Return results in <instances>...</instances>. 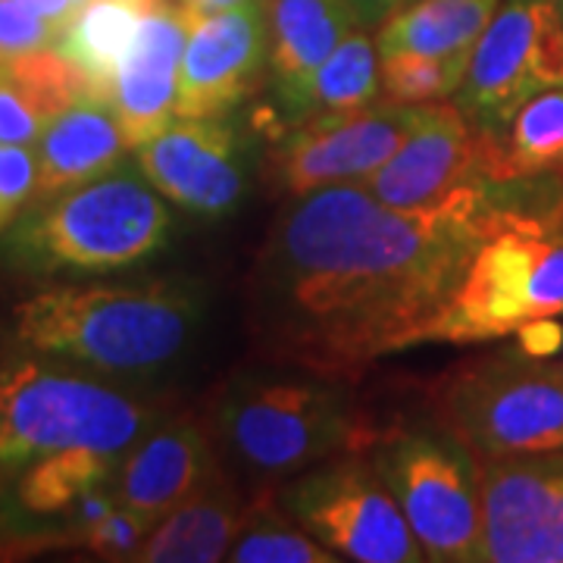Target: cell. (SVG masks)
Returning a JSON list of instances; mask_svg holds the SVG:
<instances>
[{"instance_id":"6da1fadb","label":"cell","mask_w":563,"mask_h":563,"mask_svg":"<svg viewBox=\"0 0 563 563\" xmlns=\"http://www.w3.org/2000/svg\"><path fill=\"white\" fill-rule=\"evenodd\" d=\"M498 217L479 185L413 210L388 207L363 185L298 195L254 263V332L273 357L329 379L435 342Z\"/></svg>"},{"instance_id":"7a4b0ae2","label":"cell","mask_w":563,"mask_h":563,"mask_svg":"<svg viewBox=\"0 0 563 563\" xmlns=\"http://www.w3.org/2000/svg\"><path fill=\"white\" fill-rule=\"evenodd\" d=\"M201 320L198 282L51 285L13 310V335L25 351L110 379H141L188 354Z\"/></svg>"},{"instance_id":"3957f363","label":"cell","mask_w":563,"mask_h":563,"mask_svg":"<svg viewBox=\"0 0 563 563\" xmlns=\"http://www.w3.org/2000/svg\"><path fill=\"white\" fill-rule=\"evenodd\" d=\"M210 435L235 470L257 483H288L317 463L366 451L347 388L329 376L235 373L210 407Z\"/></svg>"},{"instance_id":"277c9868","label":"cell","mask_w":563,"mask_h":563,"mask_svg":"<svg viewBox=\"0 0 563 563\" xmlns=\"http://www.w3.org/2000/svg\"><path fill=\"white\" fill-rule=\"evenodd\" d=\"M173 235L166 198L120 163L22 213L7 235V257L32 273H113L154 257Z\"/></svg>"},{"instance_id":"5b68a950","label":"cell","mask_w":563,"mask_h":563,"mask_svg":"<svg viewBox=\"0 0 563 563\" xmlns=\"http://www.w3.org/2000/svg\"><path fill=\"white\" fill-rule=\"evenodd\" d=\"M157 420V407L76 363L29 351L0 366V466L54 451L125 454Z\"/></svg>"},{"instance_id":"8992f818","label":"cell","mask_w":563,"mask_h":563,"mask_svg":"<svg viewBox=\"0 0 563 563\" xmlns=\"http://www.w3.org/2000/svg\"><path fill=\"white\" fill-rule=\"evenodd\" d=\"M561 317L563 235L501 213L466 266L435 342H492Z\"/></svg>"},{"instance_id":"52a82bcc","label":"cell","mask_w":563,"mask_h":563,"mask_svg":"<svg viewBox=\"0 0 563 563\" xmlns=\"http://www.w3.org/2000/svg\"><path fill=\"white\" fill-rule=\"evenodd\" d=\"M432 563H485L483 466L451 432L391 429L366 448Z\"/></svg>"},{"instance_id":"ba28073f","label":"cell","mask_w":563,"mask_h":563,"mask_svg":"<svg viewBox=\"0 0 563 563\" xmlns=\"http://www.w3.org/2000/svg\"><path fill=\"white\" fill-rule=\"evenodd\" d=\"M435 413L479 463L561 451L563 369L526 354L466 363L439 385Z\"/></svg>"},{"instance_id":"9c48e42d","label":"cell","mask_w":563,"mask_h":563,"mask_svg":"<svg viewBox=\"0 0 563 563\" xmlns=\"http://www.w3.org/2000/svg\"><path fill=\"white\" fill-rule=\"evenodd\" d=\"M276 504L342 561L422 563L420 542L366 451H347L291 476Z\"/></svg>"},{"instance_id":"30bf717a","label":"cell","mask_w":563,"mask_h":563,"mask_svg":"<svg viewBox=\"0 0 563 563\" xmlns=\"http://www.w3.org/2000/svg\"><path fill=\"white\" fill-rule=\"evenodd\" d=\"M563 85L558 0H504L470 57L454 103L473 129L498 135L529 98Z\"/></svg>"},{"instance_id":"8fae6325","label":"cell","mask_w":563,"mask_h":563,"mask_svg":"<svg viewBox=\"0 0 563 563\" xmlns=\"http://www.w3.org/2000/svg\"><path fill=\"white\" fill-rule=\"evenodd\" d=\"M426 107L385 98L361 110L295 122L269 154V176L288 198L332 185H363L420 129Z\"/></svg>"},{"instance_id":"7c38bea8","label":"cell","mask_w":563,"mask_h":563,"mask_svg":"<svg viewBox=\"0 0 563 563\" xmlns=\"http://www.w3.org/2000/svg\"><path fill=\"white\" fill-rule=\"evenodd\" d=\"M135 163L169 203L220 220L235 213L251 188V154L222 117H176L135 147Z\"/></svg>"},{"instance_id":"4fadbf2b","label":"cell","mask_w":563,"mask_h":563,"mask_svg":"<svg viewBox=\"0 0 563 563\" xmlns=\"http://www.w3.org/2000/svg\"><path fill=\"white\" fill-rule=\"evenodd\" d=\"M479 466L485 563H563V448Z\"/></svg>"},{"instance_id":"5bb4252c","label":"cell","mask_w":563,"mask_h":563,"mask_svg":"<svg viewBox=\"0 0 563 563\" xmlns=\"http://www.w3.org/2000/svg\"><path fill=\"white\" fill-rule=\"evenodd\" d=\"M495 179L492 139L476 132L457 103H429L420 129L363 188L388 207H435L476 179Z\"/></svg>"},{"instance_id":"9a60e30c","label":"cell","mask_w":563,"mask_h":563,"mask_svg":"<svg viewBox=\"0 0 563 563\" xmlns=\"http://www.w3.org/2000/svg\"><path fill=\"white\" fill-rule=\"evenodd\" d=\"M179 117H225L269 69L266 0L220 13H188Z\"/></svg>"},{"instance_id":"2e32d148","label":"cell","mask_w":563,"mask_h":563,"mask_svg":"<svg viewBox=\"0 0 563 563\" xmlns=\"http://www.w3.org/2000/svg\"><path fill=\"white\" fill-rule=\"evenodd\" d=\"M213 435L195 417L157 420L122 454L113 476L117 501L157 520L220 476Z\"/></svg>"},{"instance_id":"e0dca14e","label":"cell","mask_w":563,"mask_h":563,"mask_svg":"<svg viewBox=\"0 0 563 563\" xmlns=\"http://www.w3.org/2000/svg\"><path fill=\"white\" fill-rule=\"evenodd\" d=\"M185 38V10L176 0H157L122 57L107 101L113 103L132 151L179 117Z\"/></svg>"},{"instance_id":"ac0fdd59","label":"cell","mask_w":563,"mask_h":563,"mask_svg":"<svg viewBox=\"0 0 563 563\" xmlns=\"http://www.w3.org/2000/svg\"><path fill=\"white\" fill-rule=\"evenodd\" d=\"M266 16L269 79L276 107L291 122L313 73L366 22L357 0H266Z\"/></svg>"},{"instance_id":"d6986e66","label":"cell","mask_w":563,"mask_h":563,"mask_svg":"<svg viewBox=\"0 0 563 563\" xmlns=\"http://www.w3.org/2000/svg\"><path fill=\"white\" fill-rule=\"evenodd\" d=\"M132 154L113 103L101 95H81L44 125L35 141L38 191L35 203L117 169Z\"/></svg>"},{"instance_id":"ffe728a7","label":"cell","mask_w":563,"mask_h":563,"mask_svg":"<svg viewBox=\"0 0 563 563\" xmlns=\"http://www.w3.org/2000/svg\"><path fill=\"white\" fill-rule=\"evenodd\" d=\"M247 504L225 476L195 498L169 510L135 551V563H217L225 561L244 523Z\"/></svg>"},{"instance_id":"44dd1931","label":"cell","mask_w":563,"mask_h":563,"mask_svg":"<svg viewBox=\"0 0 563 563\" xmlns=\"http://www.w3.org/2000/svg\"><path fill=\"white\" fill-rule=\"evenodd\" d=\"M81 95L91 91L57 47L0 60V141L35 147L44 125Z\"/></svg>"},{"instance_id":"7402d4cb","label":"cell","mask_w":563,"mask_h":563,"mask_svg":"<svg viewBox=\"0 0 563 563\" xmlns=\"http://www.w3.org/2000/svg\"><path fill=\"white\" fill-rule=\"evenodd\" d=\"M122 454L101 451H54L13 466L10 504L20 517L63 520V529L76 520L85 501L113 485Z\"/></svg>"},{"instance_id":"603a6c76","label":"cell","mask_w":563,"mask_h":563,"mask_svg":"<svg viewBox=\"0 0 563 563\" xmlns=\"http://www.w3.org/2000/svg\"><path fill=\"white\" fill-rule=\"evenodd\" d=\"M501 0H407L383 22L379 54L473 57Z\"/></svg>"},{"instance_id":"cb8c5ba5","label":"cell","mask_w":563,"mask_h":563,"mask_svg":"<svg viewBox=\"0 0 563 563\" xmlns=\"http://www.w3.org/2000/svg\"><path fill=\"white\" fill-rule=\"evenodd\" d=\"M154 3L157 0H88L63 29L57 51L79 69L91 95H110L122 57Z\"/></svg>"},{"instance_id":"d4e9b609","label":"cell","mask_w":563,"mask_h":563,"mask_svg":"<svg viewBox=\"0 0 563 563\" xmlns=\"http://www.w3.org/2000/svg\"><path fill=\"white\" fill-rule=\"evenodd\" d=\"M383 95V54L379 44L366 29L351 32L332 51V57L313 73L303 91L295 122L325 117V113H347L379 101Z\"/></svg>"},{"instance_id":"484cf974","label":"cell","mask_w":563,"mask_h":563,"mask_svg":"<svg viewBox=\"0 0 563 563\" xmlns=\"http://www.w3.org/2000/svg\"><path fill=\"white\" fill-rule=\"evenodd\" d=\"M563 166V85H554L514 113L507 141L495 144V179L539 176Z\"/></svg>"},{"instance_id":"4316f807","label":"cell","mask_w":563,"mask_h":563,"mask_svg":"<svg viewBox=\"0 0 563 563\" xmlns=\"http://www.w3.org/2000/svg\"><path fill=\"white\" fill-rule=\"evenodd\" d=\"M232 563H339L342 558L307 532L291 514L273 501L247 504L244 523L229 548Z\"/></svg>"},{"instance_id":"83f0119b","label":"cell","mask_w":563,"mask_h":563,"mask_svg":"<svg viewBox=\"0 0 563 563\" xmlns=\"http://www.w3.org/2000/svg\"><path fill=\"white\" fill-rule=\"evenodd\" d=\"M466 69L470 57L388 54L383 57V98L398 103L454 101Z\"/></svg>"},{"instance_id":"f1b7e54d","label":"cell","mask_w":563,"mask_h":563,"mask_svg":"<svg viewBox=\"0 0 563 563\" xmlns=\"http://www.w3.org/2000/svg\"><path fill=\"white\" fill-rule=\"evenodd\" d=\"M154 526H157V520H151V517L117 501L98 520L81 526L69 544H79V548L98 554V558H107V561H132Z\"/></svg>"},{"instance_id":"f546056e","label":"cell","mask_w":563,"mask_h":563,"mask_svg":"<svg viewBox=\"0 0 563 563\" xmlns=\"http://www.w3.org/2000/svg\"><path fill=\"white\" fill-rule=\"evenodd\" d=\"M35 191H38L35 147L0 141V232L13 225L35 203Z\"/></svg>"},{"instance_id":"4dcf8cb0","label":"cell","mask_w":563,"mask_h":563,"mask_svg":"<svg viewBox=\"0 0 563 563\" xmlns=\"http://www.w3.org/2000/svg\"><path fill=\"white\" fill-rule=\"evenodd\" d=\"M63 29L20 0H0V60L60 44Z\"/></svg>"},{"instance_id":"1f68e13d","label":"cell","mask_w":563,"mask_h":563,"mask_svg":"<svg viewBox=\"0 0 563 563\" xmlns=\"http://www.w3.org/2000/svg\"><path fill=\"white\" fill-rule=\"evenodd\" d=\"M20 3H25L29 10H35L38 16L51 20L54 25L66 29V25L73 22V16L79 13V10L85 7V3H88V0H20Z\"/></svg>"},{"instance_id":"d6a6232c","label":"cell","mask_w":563,"mask_h":563,"mask_svg":"<svg viewBox=\"0 0 563 563\" xmlns=\"http://www.w3.org/2000/svg\"><path fill=\"white\" fill-rule=\"evenodd\" d=\"M407 0H357V7H361L363 22L366 25H376V22H385L398 7H404Z\"/></svg>"},{"instance_id":"836d02e7","label":"cell","mask_w":563,"mask_h":563,"mask_svg":"<svg viewBox=\"0 0 563 563\" xmlns=\"http://www.w3.org/2000/svg\"><path fill=\"white\" fill-rule=\"evenodd\" d=\"M188 13H220V10H235V7H251L263 0H176Z\"/></svg>"},{"instance_id":"e575fe53","label":"cell","mask_w":563,"mask_h":563,"mask_svg":"<svg viewBox=\"0 0 563 563\" xmlns=\"http://www.w3.org/2000/svg\"><path fill=\"white\" fill-rule=\"evenodd\" d=\"M551 363H558V366H561V369H563V339H561V347H558V354L551 357Z\"/></svg>"},{"instance_id":"d590c367","label":"cell","mask_w":563,"mask_h":563,"mask_svg":"<svg viewBox=\"0 0 563 563\" xmlns=\"http://www.w3.org/2000/svg\"><path fill=\"white\" fill-rule=\"evenodd\" d=\"M561 10H563V0H561Z\"/></svg>"}]
</instances>
